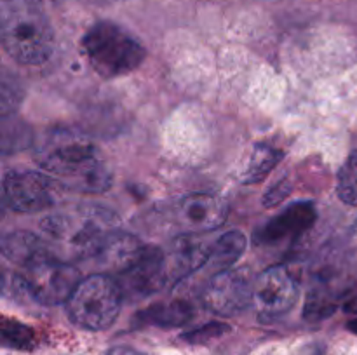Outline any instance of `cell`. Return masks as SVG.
Masks as SVG:
<instances>
[{
	"label": "cell",
	"instance_id": "cell-1",
	"mask_svg": "<svg viewBox=\"0 0 357 355\" xmlns=\"http://www.w3.org/2000/svg\"><path fill=\"white\" fill-rule=\"evenodd\" d=\"M35 160L79 194H105L112 187V173L96 146L86 136L68 129L52 131L35 153Z\"/></svg>",
	"mask_w": 357,
	"mask_h": 355
},
{
	"label": "cell",
	"instance_id": "cell-2",
	"mask_svg": "<svg viewBox=\"0 0 357 355\" xmlns=\"http://www.w3.org/2000/svg\"><path fill=\"white\" fill-rule=\"evenodd\" d=\"M117 214L101 205L56 212L40 223V230L56 247V256L59 253L68 260H93L112 233L117 232Z\"/></svg>",
	"mask_w": 357,
	"mask_h": 355
},
{
	"label": "cell",
	"instance_id": "cell-3",
	"mask_svg": "<svg viewBox=\"0 0 357 355\" xmlns=\"http://www.w3.org/2000/svg\"><path fill=\"white\" fill-rule=\"evenodd\" d=\"M0 38L7 54L21 65H42L56 45L51 21L37 0H2Z\"/></svg>",
	"mask_w": 357,
	"mask_h": 355
},
{
	"label": "cell",
	"instance_id": "cell-4",
	"mask_svg": "<svg viewBox=\"0 0 357 355\" xmlns=\"http://www.w3.org/2000/svg\"><path fill=\"white\" fill-rule=\"evenodd\" d=\"M82 51L94 72L103 79L135 72L146 56L142 42L112 21H98L84 33Z\"/></svg>",
	"mask_w": 357,
	"mask_h": 355
},
{
	"label": "cell",
	"instance_id": "cell-5",
	"mask_svg": "<svg viewBox=\"0 0 357 355\" xmlns=\"http://www.w3.org/2000/svg\"><path fill=\"white\" fill-rule=\"evenodd\" d=\"M121 284L107 274L82 278L66 301V312L75 326L87 331L108 329L121 313Z\"/></svg>",
	"mask_w": 357,
	"mask_h": 355
},
{
	"label": "cell",
	"instance_id": "cell-6",
	"mask_svg": "<svg viewBox=\"0 0 357 355\" xmlns=\"http://www.w3.org/2000/svg\"><path fill=\"white\" fill-rule=\"evenodd\" d=\"M21 281L30 298L42 305L66 303L79 285L80 271L56 254H47L21 268Z\"/></svg>",
	"mask_w": 357,
	"mask_h": 355
},
{
	"label": "cell",
	"instance_id": "cell-7",
	"mask_svg": "<svg viewBox=\"0 0 357 355\" xmlns=\"http://www.w3.org/2000/svg\"><path fill=\"white\" fill-rule=\"evenodd\" d=\"M300 282L286 265H274L255 278L253 308L264 320L286 315L298 299Z\"/></svg>",
	"mask_w": 357,
	"mask_h": 355
},
{
	"label": "cell",
	"instance_id": "cell-8",
	"mask_svg": "<svg viewBox=\"0 0 357 355\" xmlns=\"http://www.w3.org/2000/svg\"><path fill=\"white\" fill-rule=\"evenodd\" d=\"M255 281L248 268H229L209 278L202 303L216 315H236L253 301Z\"/></svg>",
	"mask_w": 357,
	"mask_h": 355
},
{
	"label": "cell",
	"instance_id": "cell-9",
	"mask_svg": "<svg viewBox=\"0 0 357 355\" xmlns=\"http://www.w3.org/2000/svg\"><path fill=\"white\" fill-rule=\"evenodd\" d=\"M2 190L3 204L16 212H38L52 204L49 180L35 171H7Z\"/></svg>",
	"mask_w": 357,
	"mask_h": 355
},
{
	"label": "cell",
	"instance_id": "cell-10",
	"mask_svg": "<svg viewBox=\"0 0 357 355\" xmlns=\"http://www.w3.org/2000/svg\"><path fill=\"white\" fill-rule=\"evenodd\" d=\"M229 216V205L215 194H190L174 207V221L187 233H208L220 228Z\"/></svg>",
	"mask_w": 357,
	"mask_h": 355
},
{
	"label": "cell",
	"instance_id": "cell-11",
	"mask_svg": "<svg viewBox=\"0 0 357 355\" xmlns=\"http://www.w3.org/2000/svg\"><path fill=\"white\" fill-rule=\"evenodd\" d=\"M117 282L121 284L124 298L143 299L153 294L169 284L166 253L159 247L146 246L142 260L131 270L122 274L121 281Z\"/></svg>",
	"mask_w": 357,
	"mask_h": 355
},
{
	"label": "cell",
	"instance_id": "cell-12",
	"mask_svg": "<svg viewBox=\"0 0 357 355\" xmlns=\"http://www.w3.org/2000/svg\"><path fill=\"white\" fill-rule=\"evenodd\" d=\"M317 211L312 202H295L282 209L278 216L257 232V242L264 246H275L284 240L296 239L316 223Z\"/></svg>",
	"mask_w": 357,
	"mask_h": 355
},
{
	"label": "cell",
	"instance_id": "cell-13",
	"mask_svg": "<svg viewBox=\"0 0 357 355\" xmlns=\"http://www.w3.org/2000/svg\"><path fill=\"white\" fill-rule=\"evenodd\" d=\"M208 240L197 237V233H185L171 244L169 253H166L167 274L169 282H180L181 278L206 267L211 254Z\"/></svg>",
	"mask_w": 357,
	"mask_h": 355
},
{
	"label": "cell",
	"instance_id": "cell-14",
	"mask_svg": "<svg viewBox=\"0 0 357 355\" xmlns=\"http://www.w3.org/2000/svg\"><path fill=\"white\" fill-rule=\"evenodd\" d=\"M146 246H143L142 240L132 233L114 232L110 239L105 242L100 253L93 258L103 274H126L131 270L136 263L145 254Z\"/></svg>",
	"mask_w": 357,
	"mask_h": 355
},
{
	"label": "cell",
	"instance_id": "cell-15",
	"mask_svg": "<svg viewBox=\"0 0 357 355\" xmlns=\"http://www.w3.org/2000/svg\"><path fill=\"white\" fill-rule=\"evenodd\" d=\"M0 249H2V254L7 260L20 265L21 268L30 265L31 261L38 260V258L54 254L45 240H42L35 233L24 232V230H16V232L3 235L2 242H0Z\"/></svg>",
	"mask_w": 357,
	"mask_h": 355
},
{
	"label": "cell",
	"instance_id": "cell-16",
	"mask_svg": "<svg viewBox=\"0 0 357 355\" xmlns=\"http://www.w3.org/2000/svg\"><path fill=\"white\" fill-rule=\"evenodd\" d=\"M194 317V306L183 299L171 303H159L142 310L135 315V326H155V327H181L188 324Z\"/></svg>",
	"mask_w": 357,
	"mask_h": 355
},
{
	"label": "cell",
	"instance_id": "cell-17",
	"mask_svg": "<svg viewBox=\"0 0 357 355\" xmlns=\"http://www.w3.org/2000/svg\"><path fill=\"white\" fill-rule=\"evenodd\" d=\"M246 235L243 232H239V230H230V232L223 233L222 237H218L213 242L211 254H209V260L206 263V267L216 270V274L223 270H229L243 256L244 251H246Z\"/></svg>",
	"mask_w": 357,
	"mask_h": 355
},
{
	"label": "cell",
	"instance_id": "cell-18",
	"mask_svg": "<svg viewBox=\"0 0 357 355\" xmlns=\"http://www.w3.org/2000/svg\"><path fill=\"white\" fill-rule=\"evenodd\" d=\"M282 157H284V153L279 148H274V146L265 145V143L255 145L250 162H248L246 169L243 173V181L244 183H260L281 162Z\"/></svg>",
	"mask_w": 357,
	"mask_h": 355
},
{
	"label": "cell",
	"instance_id": "cell-19",
	"mask_svg": "<svg viewBox=\"0 0 357 355\" xmlns=\"http://www.w3.org/2000/svg\"><path fill=\"white\" fill-rule=\"evenodd\" d=\"M0 336H2L3 347L16 348V350H33L37 345V336L33 329L20 320L3 317L0 326Z\"/></svg>",
	"mask_w": 357,
	"mask_h": 355
},
{
	"label": "cell",
	"instance_id": "cell-20",
	"mask_svg": "<svg viewBox=\"0 0 357 355\" xmlns=\"http://www.w3.org/2000/svg\"><path fill=\"white\" fill-rule=\"evenodd\" d=\"M24 97V89L17 77L10 73L9 70H2V79H0V113L2 118L10 117Z\"/></svg>",
	"mask_w": 357,
	"mask_h": 355
},
{
	"label": "cell",
	"instance_id": "cell-21",
	"mask_svg": "<svg viewBox=\"0 0 357 355\" xmlns=\"http://www.w3.org/2000/svg\"><path fill=\"white\" fill-rule=\"evenodd\" d=\"M337 194L347 205H357V150L342 164L337 176Z\"/></svg>",
	"mask_w": 357,
	"mask_h": 355
},
{
	"label": "cell",
	"instance_id": "cell-22",
	"mask_svg": "<svg viewBox=\"0 0 357 355\" xmlns=\"http://www.w3.org/2000/svg\"><path fill=\"white\" fill-rule=\"evenodd\" d=\"M229 331H230V326H227V324L209 322V324H204V326L197 327V329L181 334V340L187 341V343L190 345H202L215 340V338L223 336V334L229 333Z\"/></svg>",
	"mask_w": 357,
	"mask_h": 355
},
{
	"label": "cell",
	"instance_id": "cell-23",
	"mask_svg": "<svg viewBox=\"0 0 357 355\" xmlns=\"http://www.w3.org/2000/svg\"><path fill=\"white\" fill-rule=\"evenodd\" d=\"M291 194V183L288 180H281L275 184H272L264 195V205L265 207H275L281 202H284L286 198Z\"/></svg>",
	"mask_w": 357,
	"mask_h": 355
},
{
	"label": "cell",
	"instance_id": "cell-24",
	"mask_svg": "<svg viewBox=\"0 0 357 355\" xmlns=\"http://www.w3.org/2000/svg\"><path fill=\"white\" fill-rule=\"evenodd\" d=\"M326 354V345L321 341H312V343L303 345L296 355H324Z\"/></svg>",
	"mask_w": 357,
	"mask_h": 355
},
{
	"label": "cell",
	"instance_id": "cell-25",
	"mask_svg": "<svg viewBox=\"0 0 357 355\" xmlns=\"http://www.w3.org/2000/svg\"><path fill=\"white\" fill-rule=\"evenodd\" d=\"M105 355H145L142 352L135 350V348H129V347H114L107 352Z\"/></svg>",
	"mask_w": 357,
	"mask_h": 355
},
{
	"label": "cell",
	"instance_id": "cell-26",
	"mask_svg": "<svg viewBox=\"0 0 357 355\" xmlns=\"http://www.w3.org/2000/svg\"><path fill=\"white\" fill-rule=\"evenodd\" d=\"M351 246L357 256V221L354 223V226H352V230H351Z\"/></svg>",
	"mask_w": 357,
	"mask_h": 355
},
{
	"label": "cell",
	"instance_id": "cell-27",
	"mask_svg": "<svg viewBox=\"0 0 357 355\" xmlns=\"http://www.w3.org/2000/svg\"><path fill=\"white\" fill-rule=\"evenodd\" d=\"M347 327L349 329L352 331V333H357V319H354V320H351V322L347 324Z\"/></svg>",
	"mask_w": 357,
	"mask_h": 355
}]
</instances>
